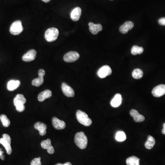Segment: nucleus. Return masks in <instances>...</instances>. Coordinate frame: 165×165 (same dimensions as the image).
<instances>
[{"label":"nucleus","mask_w":165,"mask_h":165,"mask_svg":"<svg viewBox=\"0 0 165 165\" xmlns=\"http://www.w3.org/2000/svg\"><path fill=\"white\" fill-rule=\"evenodd\" d=\"M89 31L93 34H97L99 32L102 31V26L100 24H94L92 22L88 23Z\"/></svg>","instance_id":"nucleus-16"},{"label":"nucleus","mask_w":165,"mask_h":165,"mask_svg":"<svg viewBox=\"0 0 165 165\" xmlns=\"http://www.w3.org/2000/svg\"><path fill=\"white\" fill-rule=\"evenodd\" d=\"M79 53L74 51H72L67 53L63 57V59L65 62H73L76 61L80 58Z\"/></svg>","instance_id":"nucleus-6"},{"label":"nucleus","mask_w":165,"mask_h":165,"mask_svg":"<svg viewBox=\"0 0 165 165\" xmlns=\"http://www.w3.org/2000/svg\"><path fill=\"white\" fill-rule=\"evenodd\" d=\"M130 114L136 122H142L145 120V118L144 116L140 114L137 110L132 109L130 111Z\"/></svg>","instance_id":"nucleus-17"},{"label":"nucleus","mask_w":165,"mask_h":165,"mask_svg":"<svg viewBox=\"0 0 165 165\" xmlns=\"http://www.w3.org/2000/svg\"><path fill=\"white\" fill-rule=\"evenodd\" d=\"M41 146L44 149L47 150L48 148H49L52 146V141H51V140L48 139L45 140H43L41 143Z\"/></svg>","instance_id":"nucleus-28"},{"label":"nucleus","mask_w":165,"mask_h":165,"mask_svg":"<svg viewBox=\"0 0 165 165\" xmlns=\"http://www.w3.org/2000/svg\"><path fill=\"white\" fill-rule=\"evenodd\" d=\"M74 142L78 147L83 150L86 148L87 146V137L84 132H79L75 134Z\"/></svg>","instance_id":"nucleus-1"},{"label":"nucleus","mask_w":165,"mask_h":165,"mask_svg":"<svg viewBox=\"0 0 165 165\" xmlns=\"http://www.w3.org/2000/svg\"><path fill=\"white\" fill-rule=\"evenodd\" d=\"M112 73V70L111 68L108 65H105L98 70L97 75L100 78L104 79L107 76L111 75Z\"/></svg>","instance_id":"nucleus-7"},{"label":"nucleus","mask_w":165,"mask_h":165,"mask_svg":"<svg viewBox=\"0 0 165 165\" xmlns=\"http://www.w3.org/2000/svg\"><path fill=\"white\" fill-rule=\"evenodd\" d=\"M62 89L64 95L67 97H73L75 95L74 89L71 87L66 84V82L62 83Z\"/></svg>","instance_id":"nucleus-11"},{"label":"nucleus","mask_w":165,"mask_h":165,"mask_svg":"<svg viewBox=\"0 0 165 165\" xmlns=\"http://www.w3.org/2000/svg\"><path fill=\"white\" fill-rule=\"evenodd\" d=\"M155 141L154 138L151 135L148 136L147 140L145 143V147L148 150H151L153 148L155 145Z\"/></svg>","instance_id":"nucleus-22"},{"label":"nucleus","mask_w":165,"mask_h":165,"mask_svg":"<svg viewBox=\"0 0 165 165\" xmlns=\"http://www.w3.org/2000/svg\"><path fill=\"white\" fill-rule=\"evenodd\" d=\"M126 139V135L122 131H119L116 135V140L119 142H122Z\"/></svg>","instance_id":"nucleus-26"},{"label":"nucleus","mask_w":165,"mask_h":165,"mask_svg":"<svg viewBox=\"0 0 165 165\" xmlns=\"http://www.w3.org/2000/svg\"><path fill=\"white\" fill-rule=\"evenodd\" d=\"M81 9L79 7H77L74 9H73V11L71 12V19L74 21H78L80 20L81 15Z\"/></svg>","instance_id":"nucleus-18"},{"label":"nucleus","mask_w":165,"mask_h":165,"mask_svg":"<svg viewBox=\"0 0 165 165\" xmlns=\"http://www.w3.org/2000/svg\"><path fill=\"white\" fill-rule=\"evenodd\" d=\"M55 165H72V163L69 162H66L64 164H62V163H57Z\"/></svg>","instance_id":"nucleus-33"},{"label":"nucleus","mask_w":165,"mask_h":165,"mask_svg":"<svg viewBox=\"0 0 165 165\" xmlns=\"http://www.w3.org/2000/svg\"><path fill=\"white\" fill-rule=\"evenodd\" d=\"M47 150L48 153L50 154H53L55 152L54 148L52 146L48 148Z\"/></svg>","instance_id":"nucleus-31"},{"label":"nucleus","mask_w":165,"mask_h":165,"mask_svg":"<svg viewBox=\"0 0 165 165\" xmlns=\"http://www.w3.org/2000/svg\"><path fill=\"white\" fill-rule=\"evenodd\" d=\"M46 72L43 69H40L38 71V75L39 77L38 78L34 79L32 80V85L33 86H35L36 87H39L41 86L44 82V76H45Z\"/></svg>","instance_id":"nucleus-8"},{"label":"nucleus","mask_w":165,"mask_h":165,"mask_svg":"<svg viewBox=\"0 0 165 165\" xmlns=\"http://www.w3.org/2000/svg\"><path fill=\"white\" fill-rule=\"evenodd\" d=\"M58 35L59 30L58 29L55 28H51L46 31L45 39L48 42H53L57 39Z\"/></svg>","instance_id":"nucleus-3"},{"label":"nucleus","mask_w":165,"mask_h":165,"mask_svg":"<svg viewBox=\"0 0 165 165\" xmlns=\"http://www.w3.org/2000/svg\"><path fill=\"white\" fill-rule=\"evenodd\" d=\"M34 128L39 131V134L41 136H44L46 134L47 126L46 124L43 122H36L34 124Z\"/></svg>","instance_id":"nucleus-15"},{"label":"nucleus","mask_w":165,"mask_h":165,"mask_svg":"<svg viewBox=\"0 0 165 165\" xmlns=\"http://www.w3.org/2000/svg\"><path fill=\"white\" fill-rule=\"evenodd\" d=\"M163 128L162 130V133L163 134H165V123H164L163 125Z\"/></svg>","instance_id":"nucleus-34"},{"label":"nucleus","mask_w":165,"mask_h":165,"mask_svg":"<svg viewBox=\"0 0 165 165\" xmlns=\"http://www.w3.org/2000/svg\"><path fill=\"white\" fill-rule=\"evenodd\" d=\"M52 96V92L49 89H46L41 92L38 96V100L40 102L44 101L46 99L50 98Z\"/></svg>","instance_id":"nucleus-19"},{"label":"nucleus","mask_w":165,"mask_h":165,"mask_svg":"<svg viewBox=\"0 0 165 165\" xmlns=\"http://www.w3.org/2000/svg\"><path fill=\"white\" fill-rule=\"evenodd\" d=\"M20 84L21 82L20 80H12L8 82L7 88L9 91H13L19 88Z\"/></svg>","instance_id":"nucleus-20"},{"label":"nucleus","mask_w":165,"mask_h":165,"mask_svg":"<svg viewBox=\"0 0 165 165\" xmlns=\"http://www.w3.org/2000/svg\"><path fill=\"white\" fill-rule=\"evenodd\" d=\"M143 74H144V73H143L142 70L141 69H139V68L134 69L132 73L133 77L137 80L142 78L143 76Z\"/></svg>","instance_id":"nucleus-25"},{"label":"nucleus","mask_w":165,"mask_h":165,"mask_svg":"<svg viewBox=\"0 0 165 165\" xmlns=\"http://www.w3.org/2000/svg\"><path fill=\"white\" fill-rule=\"evenodd\" d=\"M53 126L57 130L63 129L66 128V123L63 121L61 120L56 117H53L52 119Z\"/></svg>","instance_id":"nucleus-12"},{"label":"nucleus","mask_w":165,"mask_h":165,"mask_svg":"<svg viewBox=\"0 0 165 165\" xmlns=\"http://www.w3.org/2000/svg\"><path fill=\"white\" fill-rule=\"evenodd\" d=\"M140 159L135 156H132L127 158L126 163L127 165H140Z\"/></svg>","instance_id":"nucleus-23"},{"label":"nucleus","mask_w":165,"mask_h":165,"mask_svg":"<svg viewBox=\"0 0 165 165\" xmlns=\"http://www.w3.org/2000/svg\"><path fill=\"white\" fill-rule=\"evenodd\" d=\"M11 143V137L8 134H4L2 135V138L0 139V144H2L6 148L8 154H11L12 152Z\"/></svg>","instance_id":"nucleus-4"},{"label":"nucleus","mask_w":165,"mask_h":165,"mask_svg":"<svg viewBox=\"0 0 165 165\" xmlns=\"http://www.w3.org/2000/svg\"><path fill=\"white\" fill-rule=\"evenodd\" d=\"M26 102V99L22 94H18L14 99V105L16 107L22 106Z\"/></svg>","instance_id":"nucleus-14"},{"label":"nucleus","mask_w":165,"mask_h":165,"mask_svg":"<svg viewBox=\"0 0 165 165\" xmlns=\"http://www.w3.org/2000/svg\"><path fill=\"white\" fill-rule=\"evenodd\" d=\"M76 118L79 122L85 126H89L92 123V121L88 118V115L81 110L77 111Z\"/></svg>","instance_id":"nucleus-2"},{"label":"nucleus","mask_w":165,"mask_h":165,"mask_svg":"<svg viewBox=\"0 0 165 165\" xmlns=\"http://www.w3.org/2000/svg\"><path fill=\"white\" fill-rule=\"evenodd\" d=\"M111 1H112V0H111Z\"/></svg>","instance_id":"nucleus-36"},{"label":"nucleus","mask_w":165,"mask_h":165,"mask_svg":"<svg viewBox=\"0 0 165 165\" xmlns=\"http://www.w3.org/2000/svg\"><path fill=\"white\" fill-rule=\"evenodd\" d=\"M134 27V23L131 21H127L123 23L119 28V31L121 33L125 34L131 30Z\"/></svg>","instance_id":"nucleus-13"},{"label":"nucleus","mask_w":165,"mask_h":165,"mask_svg":"<svg viewBox=\"0 0 165 165\" xmlns=\"http://www.w3.org/2000/svg\"><path fill=\"white\" fill-rule=\"evenodd\" d=\"M36 51L35 50L32 49L28 51L26 53L23 55L22 57L23 61L26 62H30L35 59L36 56Z\"/></svg>","instance_id":"nucleus-10"},{"label":"nucleus","mask_w":165,"mask_h":165,"mask_svg":"<svg viewBox=\"0 0 165 165\" xmlns=\"http://www.w3.org/2000/svg\"><path fill=\"white\" fill-rule=\"evenodd\" d=\"M0 120L1 121L3 126L5 127H8L10 126L11 122L9 119L7 117V116L4 114L1 115L0 116Z\"/></svg>","instance_id":"nucleus-27"},{"label":"nucleus","mask_w":165,"mask_h":165,"mask_svg":"<svg viewBox=\"0 0 165 165\" xmlns=\"http://www.w3.org/2000/svg\"><path fill=\"white\" fill-rule=\"evenodd\" d=\"M23 27L21 21L16 20L14 22L10 28V32L14 35L20 34L23 31Z\"/></svg>","instance_id":"nucleus-5"},{"label":"nucleus","mask_w":165,"mask_h":165,"mask_svg":"<svg viewBox=\"0 0 165 165\" xmlns=\"http://www.w3.org/2000/svg\"><path fill=\"white\" fill-rule=\"evenodd\" d=\"M158 23L160 26H165V17L159 19L158 20Z\"/></svg>","instance_id":"nucleus-30"},{"label":"nucleus","mask_w":165,"mask_h":165,"mask_svg":"<svg viewBox=\"0 0 165 165\" xmlns=\"http://www.w3.org/2000/svg\"><path fill=\"white\" fill-rule=\"evenodd\" d=\"M42 1L45 2V3H47V2H49L51 0H42Z\"/></svg>","instance_id":"nucleus-35"},{"label":"nucleus","mask_w":165,"mask_h":165,"mask_svg":"<svg viewBox=\"0 0 165 165\" xmlns=\"http://www.w3.org/2000/svg\"><path fill=\"white\" fill-rule=\"evenodd\" d=\"M144 48L142 47L134 46L132 47V49H131V53L133 55L141 54L144 52Z\"/></svg>","instance_id":"nucleus-24"},{"label":"nucleus","mask_w":165,"mask_h":165,"mask_svg":"<svg viewBox=\"0 0 165 165\" xmlns=\"http://www.w3.org/2000/svg\"><path fill=\"white\" fill-rule=\"evenodd\" d=\"M152 94L155 97L163 96L165 94V85H160L155 87L152 91Z\"/></svg>","instance_id":"nucleus-9"},{"label":"nucleus","mask_w":165,"mask_h":165,"mask_svg":"<svg viewBox=\"0 0 165 165\" xmlns=\"http://www.w3.org/2000/svg\"><path fill=\"white\" fill-rule=\"evenodd\" d=\"M4 152L2 151V148H0V158L2 160H4L5 159V156L3 155Z\"/></svg>","instance_id":"nucleus-32"},{"label":"nucleus","mask_w":165,"mask_h":165,"mask_svg":"<svg viewBox=\"0 0 165 165\" xmlns=\"http://www.w3.org/2000/svg\"><path fill=\"white\" fill-rule=\"evenodd\" d=\"M122 101V97L120 94H116L114 98L111 101V104L112 106L114 107H118L121 104Z\"/></svg>","instance_id":"nucleus-21"},{"label":"nucleus","mask_w":165,"mask_h":165,"mask_svg":"<svg viewBox=\"0 0 165 165\" xmlns=\"http://www.w3.org/2000/svg\"><path fill=\"white\" fill-rule=\"evenodd\" d=\"M31 165H41V158H35L34 159L31 161Z\"/></svg>","instance_id":"nucleus-29"}]
</instances>
